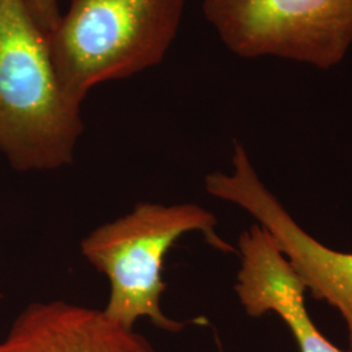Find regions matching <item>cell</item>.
Listing matches in <instances>:
<instances>
[{
    "label": "cell",
    "mask_w": 352,
    "mask_h": 352,
    "mask_svg": "<svg viewBox=\"0 0 352 352\" xmlns=\"http://www.w3.org/2000/svg\"><path fill=\"white\" fill-rule=\"evenodd\" d=\"M206 190L236 204L264 227L314 298L334 307L343 317L352 352V253L331 250L309 235L254 171L244 146L235 141L232 171L206 176Z\"/></svg>",
    "instance_id": "obj_5"
},
{
    "label": "cell",
    "mask_w": 352,
    "mask_h": 352,
    "mask_svg": "<svg viewBox=\"0 0 352 352\" xmlns=\"http://www.w3.org/2000/svg\"><path fill=\"white\" fill-rule=\"evenodd\" d=\"M213 214L195 204L139 202L129 213L93 230L80 248L82 256L109 279L110 294L103 311L126 327L148 318L164 331L179 333L186 324L164 315L161 298L164 257L179 238L201 232L222 252L234 248L215 231Z\"/></svg>",
    "instance_id": "obj_3"
},
{
    "label": "cell",
    "mask_w": 352,
    "mask_h": 352,
    "mask_svg": "<svg viewBox=\"0 0 352 352\" xmlns=\"http://www.w3.org/2000/svg\"><path fill=\"white\" fill-rule=\"evenodd\" d=\"M186 0H71L47 33L64 94L81 106L96 85L136 75L164 60Z\"/></svg>",
    "instance_id": "obj_2"
},
{
    "label": "cell",
    "mask_w": 352,
    "mask_h": 352,
    "mask_svg": "<svg viewBox=\"0 0 352 352\" xmlns=\"http://www.w3.org/2000/svg\"><path fill=\"white\" fill-rule=\"evenodd\" d=\"M25 3L39 26L46 33L51 32L62 17L58 0H25Z\"/></svg>",
    "instance_id": "obj_8"
},
{
    "label": "cell",
    "mask_w": 352,
    "mask_h": 352,
    "mask_svg": "<svg viewBox=\"0 0 352 352\" xmlns=\"http://www.w3.org/2000/svg\"><path fill=\"white\" fill-rule=\"evenodd\" d=\"M1 343L7 352H155L142 334L103 309L63 300L29 304Z\"/></svg>",
    "instance_id": "obj_7"
},
{
    "label": "cell",
    "mask_w": 352,
    "mask_h": 352,
    "mask_svg": "<svg viewBox=\"0 0 352 352\" xmlns=\"http://www.w3.org/2000/svg\"><path fill=\"white\" fill-rule=\"evenodd\" d=\"M81 106L69 101L47 33L25 0H0V151L17 171L72 164L82 135Z\"/></svg>",
    "instance_id": "obj_1"
},
{
    "label": "cell",
    "mask_w": 352,
    "mask_h": 352,
    "mask_svg": "<svg viewBox=\"0 0 352 352\" xmlns=\"http://www.w3.org/2000/svg\"><path fill=\"white\" fill-rule=\"evenodd\" d=\"M204 13L241 58L276 56L327 69L352 45V0H204Z\"/></svg>",
    "instance_id": "obj_4"
},
{
    "label": "cell",
    "mask_w": 352,
    "mask_h": 352,
    "mask_svg": "<svg viewBox=\"0 0 352 352\" xmlns=\"http://www.w3.org/2000/svg\"><path fill=\"white\" fill-rule=\"evenodd\" d=\"M0 352H7V350L4 349V346H3V343L0 342Z\"/></svg>",
    "instance_id": "obj_9"
},
{
    "label": "cell",
    "mask_w": 352,
    "mask_h": 352,
    "mask_svg": "<svg viewBox=\"0 0 352 352\" xmlns=\"http://www.w3.org/2000/svg\"><path fill=\"white\" fill-rule=\"evenodd\" d=\"M239 252L235 289L247 315L276 314L300 352H351L338 349L316 327L305 307L307 287L264 227L253 225L244 231Z\"/></svg>",
    "instance_id": "obj_6"
}]
</instances>
